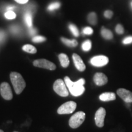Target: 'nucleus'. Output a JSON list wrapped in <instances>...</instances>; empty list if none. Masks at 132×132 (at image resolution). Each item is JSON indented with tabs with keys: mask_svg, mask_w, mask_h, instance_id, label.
I'll return each mask as SVG.
<instances>
[{
	"mask_svg": "<svg viewBox=\"0 0 132 132\" xmlns=\"http://www.w3.org/2000/svg\"><path fill=\"white\" fill-rule=\"evenodd\" d=\"M72 58H73L74 64H75L76 68L80 72L85 71L86 69V65L80 56L76 53H73L72 55Z\"/></svg>",
	"mask_w": 132,
	"mask_h": 132,
	"instance_id": "nucleus-12",
	"label": "nucleus"
},
{
	"mask_svg": "<svg viewBox=\"0 0 132 132\" xmlns=\"http://www.w3.org/2000/svg\"><path fill=\"white\" fill-rule=\"evenodd\" d=\"M61 41L64 43L65 45H66L68 47H75L78 45V42L75 40V39H73V40H70V39H66V38L62 37Z\"/></svg>",
	"mask_w": 132,
	"mask_h": 132,
	"instance_id": "nucleus-16",
	"label": "nucleus"
},
{
	"mask_svg": "<svg viewBox=\"0 0 132 132\" xmlns=\"http://www.w3.org/2000/svg\"><path fill=\"white\" fill-rule=\"evenodd\" d=\"M14 132H19V131H14Z\"/></svg>",
	"mask_w": 132,
	"mask_h": 132,
	"instance_id": "nucleus-36",
	"label": "nucleus"
},
{
	"mask_svg": "<svg viewBox=\"0 0 132 132\" xmlns=\"http://www.w3.org/2000/svg\"><path fill=\"white\" fill-rule=\"evenodd\" d=\"M32 42L35 43H40L46 40V38L42 36H34L32 39Z\"/></svg>",
	"mask_w": 132,
	"mask_h": 132,
	"instance_id": "nucleus-24",
	"label": "nucleus"
},
{
	"mask_svg": "<svg viewBox=\"0 0 132 132\" xmlns=\"http://www.w3.org/2000/svg\"><path fill=\"white\" fill-rule=\"evenodd\" d=\"M60 6H61V4L59 2L53 3H52V4L49 5L48 7V10L50 11H54V10L58 9V8L60 7Z\"/></svg>",
	"mask_w": 132,
	"mask_h": 132,
	"instance_id": "nucleus-23",
	"label": "nucleus"
},
{
	"mask_svg": "<svg viewBox=\"0 0 132 132\" xmlns=\"http://www.w3.org/2000/svg\"><path fill=\"white\" fill-rule=\"evenodd\" d=\"M105 116H106V110L104 108L100 107L98 109L95 114V122L98 127L102 128L104 126Z\"/></svg>",
	"mask_w": 132,
	"mask_h": 132,
	"instance_id": "nucleus-8",
	"label": "nucleus"
},
{
	"mask_svg": "<svg viewBox=\"0 0 132 132\" xmlns=\"http://www.w3.org/2000/svg\"><path fill=\"white\" fill-rule=\"evenodd\" d=\"M0 93L3 98L6 100H10L12 98L13 94L11 87L7 82H2L0 86Z\"/></svg>",
	"mask_w": 132,
	"mask_h": 132,
	"instance_id": "nucleus-7",
	"label": "nucleus"
},
{
	"mask_svg": "<svg viewBox=\"0 0 132 132\" xmlns=\"http://www.w3.org/2000/svg\"><path fill=\"white\" fill-rule=\"evenodd\" d=\"M69 28L72 34H73L74 36H75V37H78V36H79V31L75 24H70V25H69Z\"/></svg>",
	"mask_w": 132,
	"mask_h": 132,
	"instance_id": "nucleus-21",
	"label": "nucleus"
},
{
	"mask_svg": "<svg viewBox=\"0 0 132 132\" xmlns=\"http://www.w3.org/2000/svg\"><path fill=\"white\" fill-rule=\"evenodd\" d=\"M36 30L35 29L32 28V27L30 28V29H29V34H31V35H34V34H36Z\"/></svg>",
	"mask_w": 132,
	"mask_h": 132,
	"instance_id": "nucleus-32",
	"label": "nucleus"
},
{
	"mask_svg": "<svg viewBox=\"0 0 132 132\" xmlns=\"http://www.w3.org/2000/svg\"><path fill=\"white\" fill-rule=\"evenodd\" d=\"M116 32L118 33V34H122L124 32V28L121 24H118L116 26Z\"/></svg>",
	"mask_w": 132,
	"mask_h": 132,
	"instance_id": "nucleus-25",
	"label": "nucleus"
},
{
	"mask_svg": "<svg viewBox=\"0 0 132 132\" xmlns=\"http://www.w3.org/2000/svg\"><path fill=\"white\" fill-rule=\"evenodd\" d=\"M33 65L35 67L46 69L50 70H54L56 68L55 64L45 59H40L35 60L33 62Z\"/></svg>",
	"mask_w": 132,
	"mask_h": 132,
	"instance_id": "nucleus-6",
	"label": "nucleus"
},
{
	"mask_svg": "<svg viewBox=\"0 0 132 132\" xmlns=\"http://www.w3.org/2000/svg\"><path fill=\"white\" fill-rule=\"evenodd\" d=\"M77 108V103L75 102L69 101L65 102L57 109L59 114H69L72 113Z\"/></svg>",
	"mask_w": 132,
	"mask_h": 132,
	"instance_id": "nucleus-5",
	"label": "nucleus"
},
{
	"mask_svg": "<svg viewBox=\"0 0 132 132\" xmlns=\"http://www.w3.org/2000/svg\"><path fill=\"white\" fill-rule=\"evenodd\" d=\"M116 96L114 92H105L99 96V98L101 101L103 102H109L114 100Z\"/></svg>",
	"mask_w": 132,
	"mask_h": 132,
	"instance_id": "nucleus-13",
	"label": "nucleus"
},
{
	"mask_svg": "<svg viewBox=\"0 0 132 132\" xmlns=\"http://www.w3.org/2000/svg\"><path fill=\"white\" fill-rule=\"evenodd\" d=\"M82 32L86 35H90L93 33V29L90 27H86L82 30Z\"/></svg>",
	"mask_w": 132,
	"mask_h": 132,
	"instance_id": "nucleus-26",
	"label": "nucleus"
},
{
	"mask_svg": "<svg viewBox=\"0 0 132 132\" xmlns=\"http://www.w3.org/2000/svg\"><path fill=\"white\" fill-rule=\"evenodd\" d=\"M123 44L124 45H127L132 43V36H128V37H125L124 39L122 40Z\"/></svg>",
	"mask_w": 132,
	"mask_h": 132,
	"instance_id": "nucleus-27",
	"label": "nucleus"
},
{
	"mask_svg": "<svg viewBox=\"0 0 132 132\" xmlns=\"http://www.w3.org/2000/svg\"><path fill=\"white\" fill-rule=\"evenodd\" d=\"M92 43L90 40H86L82 44V49L85 52H88L91 49Z\"/></svg>",
	"mask_w": 132,
	"mask_h": 132,
	"instance_id": "nucleus-20",
	"label": "nucleus"
},
{
	"mask_svg": "<svg viewBox=\"0 0 132 132\" xmlns=\"http://www.w3.org/2000/svg\"><path fill=\"white\" fill-rule=\"evenodd\" d=\"M53 89L57 94L61 97H67L69 95V91L67 89L65 81L61 79H57L53 84Z\"/></svg>",
	"mask_w": 132,
	"mask_h": 132,
	"instance_id": "nucleus-4",
	"label": "nucleus"
},
{
	"mask_svg": "<svg viewBox=\"0 0 132 132\" xmlns=\"http://www.w3.org/2000/svg\"><path fill=\"white\" fill-rule=\"evenodd\" d=\"M58 57L62 67H64V68H66V67H68L69 63H70V61H69V59L68 56H67V54L64 53H61L59 54Z\"/></svg>",
	"mask_w": 132,
	"mask_h": 132,
	"instance_id": "nucleus-14",
	"label": "nucleus"
},
{
	"mask_svg": "<svg viewBox=\"0 0 132 132\" xmlns=\"http://www.w3.org/2000/svg\"><path fill=\"white\" fill-rule=\"evenodd\" d=\"M15 1L16 3H19V4H24L28 2L29 0H15Z\"/></svg>",
	"mask_w": 132,
	"mask_h": 132,
	"instance_id": "nucleus-31",
	"label": "nucleus"
},
{
	"mask_svg": "<svg viewBox=\"0 0 132 132\" xmlns=\"http://www.w3.org/2000/svg\"><path fill=\"white\" fill-rule=\"evenodd\" d=\"M131 8H132V2H131Z\"/></svg>",
	"mask_w": 132,
	"mask_h": 132,
	"instance_id": "nucleus-35",
	"label": "nucleus"
},
{
	"mask_svg": "<svg viewBox=\"0 0 132 132\" xmlns=\"http://www.w3.org/2000/svg\"><path fill=\"white\" fill-rule=\"evenodd\" d=\"M10 78L16 94H20L26 86V82L20 74L17 72H11Z\"/></svg>",
	"mask_w": 132,
	"mask_h": 132,
	"instance_id": "nucleus-2",
	"label": "nucleus"
},
{
	"mask_svg": "<svg viewBox=\"0 0 132 132\" xmlns=\"http://www.w3.org/2000/svg\"><path fill=\"white\" fill-rule=\"evenodd\" d=\"M5 38V33L2 31H0V42L4 40Z\"/></svg>",
	"mask_w": 132,
	"mask_h": 132,
	"instance_id": "nucleus-30",
	"label": "nucleus"
},
{
	"mask_svg": "<svg viewBox=\"0 0 132 132\" xmlns=\"http://www.w3.org/2000/svg\"><path fill=\"white\" fill-rule=\"evenodd\" d=\"M15 7V6H8L7 7V11H12V10H14Z\"/></svg>",
	"mask_w": 132,
	"mask_h": 132,
	"instance_id": "nucleus-33",
	"label": "nucleus"
},
{
	"mask_svg": "<svg viewBox=\"0 0 132 132\" xmlns=\"http://www.w3.org/2000/svg\"><path fill=\"white\" fill-rule=\"evenodd\" d=\"M64 81L69 91L73 96H80L85 92V88L83 85L85 83V80L83 78L80 79L76 82H73L71 81L69 77H65L64 78Z\"/></svg>",
	"mask_w": 132,
	"mask_h": 132,
	"instance_id": "nucleus-1",
	"label": "nucleus"
},
{
	"mask_svg": "<svg viewBox=\"0 0 132 132\" xmlns=\"http://www.w3.org/2000/svg\"><path fill=\"white\" fill-rule=\"evenodd\" d=\"M94 81L99 86H103L108 82V77L103 73H96L94 76Z\"/></svg>",
	"mask_w": 132,
	"mask_h": 132,
	"instance_id": "nucleus-11",
	"label": "nucleus"
},
{
	"mask_svg": "<svg viewBox=\"0 0 132 132\" xmlns=\"http://www.w3.org/2000/svg\"><path fill=\"white\" fill-rule=\"evenodd\" d=\"M102 36L104 39H106V40H111L113 38V34L110 29H105L103 28L101 31Z\"/></svg>",
	"mask_w": 132,
	"mask_h": 132,
	"instance_id": "nucleus-15",
	"label": "nucleus"
},
{
	"mask_svg": "<svg viewBox=\"0 0 132 132\" xmlns=\"http://www.w3.org/2000/svg\"><path fill=\"white\" fill-rule=\"evenodd\" d=\"M23 50L24 51V52L29 53H32L34 54L37 52V49L35 47L32 45H30V44H26V45H24L22 48Z\"/></svg>",
	"mask_w": 132,
	"mask_h": 132,
	"instance_id": "nucleus-17",
	"label": "nucleus"
},
{
	"mask_svg": "<svg viewBox=\"0 0 132 132\" xmlns=\"http://www.w3.org/2000/svg\"><path fill=\"white\" fill-rule=\"evenodd\" d=\"M86 114L84 112L78 111L72 116L69 121V126L72 128H77L85 121Z\"/></svg>",
	"mask_w": 132,
	"mask_h": 132,
	"instance_id": "nucleus-3",
	"label": "nucleus"
},
{
	"mask_svg": "<svg viewBox=\"0 0 132 132\" xmlns=\"http://www.w3.org/2000/svg\"><path fill=\"white\" fill-rule=\"evenodd\" d=\"M0 132H4V131H3V130H2L0 129Z\"/></svg>",
	"mask_w": 132,
	"mask_h": 132,
	"instance_id": "nucleus-34",
	"label": "nucleus"
},
{
	"mask_svg": "<svg viewBox=\"0 0 132 132\" xmlns=\"http://www.w3.org/2000/svg\"><path fill=\"white\" fill-rule=\"evenodd\" d=\"M117 94L125 102L132 103V92L124 88H119L117 90Z\"/></svg>",
	"mask_w": 132,
	"mask_h": 132,
	"instance_id": "nucleus-10",
	"label": "nucleus"
},
{
	"mask_svg": "<svg viewBox=\"0 0 132 132\" xmlns=\"http://www.w3.org/2000/svg\"><path fill=\"white\" fill-rule=\"evenodd\" d=\"M11 31H12V32L17 33L18 32H19V27H17V26H12V27H11Z\"/></svg>",
	"mask_w": 132,
	"mask_h": 132,
	"instance_id": "nucleus-29",
	"label": "nucleus"
},
{
	"mask_svg": "<svg viewBox=\"0 0 132 132\" xmlns=\"http://www.w3.org/2000/svg\"><path fill=\"white\" fill-rule=\"evenodd\" d=\"M24 21H25L26 25L28 26L29 28H31L32 26V15L29 12L26 13L24 16Z\"/></svg>",
	"mask_w": 132,
	"mask_h": 132,
	"instance_id": "nucleus-19",
	"label": "nucleus"
},
{
	"mask_svg": "<svg viewBox=\"0 0 132 132\" xmlns=\"http://www.w3.org/2000/svg\"><path fill=\"white\" fill-rule=\"evenodd\" d=\"M113 12L111 11H110V10H107V11H105V12H104V16H105V17L108 19H111L112 16H113Z\"/></svg>",
	"mask_w": 132,
	"mask_h": 132,
	"instance_id": "nucleus-28",
	"label": "nucleus"
},
{
	"mask_svg": "<svg viewBox=\"0 0 132 132\" xmlns=\"http://www.w3.org/2000/svg\"><path fill=\"white\" fill-rule=\"evenodd\" d=\"M4 16L6 19H9V20H12V19H14L16 17V14H15V13L14 12V11H7V12L5 13Z\"/></svg>",
	"mask_w": 132,
	"mask_h": 132,
	"instance_id": "nucleus-22",
	"label": "nucleus"
},
{
	"mask_svg": "<svg viewBox=\"0 0 132 132\" xmlns=\"http://www.w3.org/2000/svg\"><path fill=\"white\" fill-rule=\"evenodd\" d=\"M87 20L90 24L92 25H95L97 23V15L95 12H91L87 16Z\"/></svg>",
	"mask_w": 132,
	"mask_h": 132,
	"instance_id": "nucleus-18",
	"label": "nucleus"
},
{
	"mask_svg": "<svg viewBox=\"0 0 132 132\" xmlns=\"http://www.w3.org/2000/svg\"><path fill=\"white\" fill-rule=\"evenodd\" d=\"M108 57L103 55L95 56L91 58L90 61V62L92 65L98 67L105 66L108 63Z\"/></svg>",
	"mask_w": 132,
	"mask_h": 132,
	"instance_id": "nucleus-9",
	"label": "nucleus"
}]
</instances>
